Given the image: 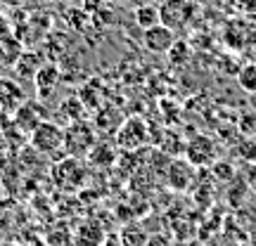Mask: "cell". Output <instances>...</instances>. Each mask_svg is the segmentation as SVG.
<instances>
[{"label":"cell","instance_id":"cell-13","mask_svg":"<svg viewBox=\"0 0 256 246\" xmlns=\"http://www.w3.org/2000/svg\"><path fill=\"white\" fill-rule=\"evenodd\" d=\"M86 107H83L81 97H66V100L60 104V114H62L64 119L69 121V123H76V121H86Z\"/></svg>","mask_w":256,"mask_h":246},{"label":"cell","instance_id":"cell-12","mask_svg":"<svg viewBox=\"0 0 256 246\" xmlns=\"http://www.w3.org/2000/svg\"><path fill=\"white\" fill-rule=\"evenodd\" d=\"M88 164L92 168H100V171H107L114 161H116V149L110 145H104V142H98V145L92 147L90 152H88Z\"/></svg>","mask_w":256,"mask_h":246},{"label":"cell","instance_id":"cell-20","mask_svg":"<svg viewBox=\"0 0 256 246\" xmlns=\"http://www.w3.org/2000/svg\"><path fill=\"white\" fill-rule=\"evenodd\" d=\"M188 2H200V0H188Z\"/></svg>","mask_w":256,"mask_h":246},{"label":"cell","instance_id":"cell-6","mask_svg":"<svg viewBox=\"0 0 256 246\" xmlns=\"http://www.w3.org/2000/svg\"><path fill=\"white\" fill-rule=\"evenodd\" d=\"M197 2H188V0H164V5L159 7V17L162 24L168 26L171 31H178L190 24L192 12H194Z\"/></svg>","mask_w":256,"mask_h":246},{"label":"cell","instance_id":"cell-10","mask_svg":"<svg viewBox=\"0 0 256 246\" xmlns=\"http://www.w3.org/2000/svg\"><path fill=\"white\" fill-rule=\"evenodd\" d=\"M176 31H171L168 26L164 24H156V26L147 28L145 36H142V43L150 52H154V55H168V50L176 45Z\"/></svg>","mask_w":256,"mask_h":246},{"label":"cell","instance_id":"cell-8","mask_svg":"<svg viewBox=\"0 0 256 246\" xmlns=\"http://www.w3.org/2000/svg\"><path fill=\"white\" fill-rule=\"evenodd\" d=\"M26 102L24 88L14 78L0 76V116H10Z\"/></svg>","mask_w":256,"mask_h":246},{"label":"cell","instance_id":"cell-7","mask_svg":"<svg viewBox=\"0 0 256 246\" xmlns=\"http://www.w3.org/2000/svg\"><path fill=\"white\" fill-rule=\"evenodd\" d=\"M46 114H48L46 107H40L38 102H24V104L12 114V123H14V128H19V130H24L26 135H31L43 121H48Z\"/></svg>","mask_w":256,"mask_h":246},{"label":"cell","instance_id":"cell-3","mask_svg":"<svg viewBox=\"0 0 256 246\" xmlns=\"http://www.w3.org/2000/svg\"><path fill=\"white\" fill-rule=\"evenodd\" d=\"M28 142L38 154L52 156L57 152H64V128H60L55 121H43L28 135Z\"/></svg>","mask_w":256,"mask_h":246},{"label":"cell","instance_id":"cell-14","mask_svg":"<svg viewBox=\"0 0 256 246\" xmlns=\"http://www.w3.org/2000/svg\"><path fill=\"white\" fill-rule=\"evenodd\" d=\"M136 21H138V26L142 28V31L156 26V24H162L159 7H154V5H140V7L136 9Z\"/></svg>","mask_w":256,"mask_h":246},{"label":"cell","instance_id":"cell-9","mask_svg":"<svg viewBox=\"0 0 256 246\" xmlns=\"http://www.w3.org/2000/svg\"><path fill=\"white\" fill-rule=\"evenodd\" d=\"M192 183H194V166L188 159H174L166 171V185L174 192H185L190 190Z\"/></svg>","mask_w":256,"mask_h":246},{"label":"cell","instance_id":"cell-15","mask_svg":"<svg viewBox=\"0 0 256 246\" xmlns=\"http://www.w3.org/2000/svg\"><path fill=\"white\" fill-rule=\"evenodd\" d=\"M57 69L55 66H40L38 69V73L34 76V83H36V88L40 92H46V90H52L57 85Z\"/></svg>","mask_w":256,"mask_h":246},{"label":"cell","instance_id":"cell-16","mask_svg":"<svg viewBox=\"0 0 256 246\" xmlns=\"http://www.w3.org/2000/svg\"><path fill=\"white\" fill-rule=\"evenodd\" d=\"M238 83H240V88H242L244 92H252V95H256V64L254 62L240 69Z\"/></svg>","mask_w":256,"mask_h":246},{"label":"cell","instance_id":"cell-4","mask_svg":"<svg viewBox=\"0 0 256 246\" xmlns=\"http://www.w3.org/2000/svg\"><path fill=\"white\" fill-rule=\"evenodd\" d=\"M147 123L140 116H128L116 128V147L124 152H138L147 145Z\"/></svg>","mask_w":256,"mask_h":246},{"label":"cell","instance_id":"cell-18","mask_svg":"<svg viewBox=\"0 0 256 246\" xmlns=\"http://www.w3.org/2000/svg\"><path fill=\"white\" fill-rule=\"evenodd\" d=\"M12 5H17V0H0V12L5 7H12Z\"/></svg>","mask_w":256,"mask_h":246},{"label":"cell","instance_id":"cell-11","mask_svg":"<svg viewBox=\"0 0 256 246\" xmlns=\"http://www.w3.org/2000/svg\"><path fill=\"white\" fill-rule=\"evenodd\" d=\"M72 242L74 246H102L104 232H102V228L98 223H83V225L76 228Z\"/></svg>","mask_w":256,"mask_h":246},{"label":"cell","instance_id":"cell-2","mask_svg":"<svg viewBox=\"0 0 256 246\" xmlns=\"http://www.w3.org/2000/svg\"><path fill=\"white\" fill-rule=\"evenodd\" d=\"M95 145H98V135L88 121H76L64 128V156L86 159Z\"/></svg>","mask_w":256,"mask_h":246},{"label":"cell","instance_id":"cell-5","mask_svg":"<svg viewBox=\"0 0 256 246\" xmlns=\"http://www.w3.org/2000/svg\"><path fill=\"white\" fill-rule=\"evenodd\" d=\"M216 142L209 135H192L185 142V159L190 161L194 168H204V166H214L216 164Z\"/></svg>","mask_w":256,"mask_h":246},{"label":"cell","instance_id":"cell-1","mask_svg":"<svg viewBox=\"0 0 256 246\" xmlns=\"http://www.w3.org/2000/svg\"><path fill=\"white\" fill-rule=\"evenodd\" d=\"M50 180L57 190L62 192H78L86 187L88 180V168L83 164V159H74V156H62L60 161L52 164L50 168Z\"/></svg>","mask_w":256,"mask_h":246},{"label":"cell","instance_id":"cell-17","mask_svg":"<svg viewBox=\"0 0 256 246\" xmlns=\"http://www.w3.org/2000/svg\"><path fill=\"white\" fill-rule=\"evenodd\" d=\"M214 173H216V178H220V180H230V178H232V166L216 161V164H214Z\"/></svg>","mask_w":256,"mask_h":246},{"label":"cell","instance_id":"cell-19","mask_svg":"<svg viewBox=\"0 0 256 246\" xmlns=\"http://www.w3.org/2000/svg\"><path fill=\"white\" fill-rule=\"evenodd\" d=\"M2 246H24V244H17V242H5Z\"/></svg>","mask_w":256,"mask_h":246}]
</instances>
